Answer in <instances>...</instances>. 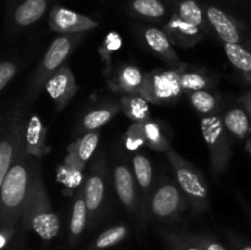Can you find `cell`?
<instances>
[{
  "mask_svg": "<svg viewBox=\"0 0 251 250\" xmlns=\"http://www.w3.org/2000/svg\"><path fill=\"white\" fill-rule=\"evenodd\" d=\"M39 174L36 157L26 153L17 157L0 184L1 227H15L19 218H22Z\"/></svg>",
  "mask_w": 251,
  "mask_h": 250,
  "instance_id": "cell-1",
  "label": "cell"
},
{
  "mask_svg": "<svg viewBox=\"0 0 251 250\" xmlns=\"http://www.w3.org/2000/svg\"><path fill=\"white\" fill-rule=\"evenodd\" d=\"M83 37H85V33L60 34L51 42L42 60L37 65L34 73L32 74L26 93L27 102L31 103L36 100L37 96L46 86L47 81L64 65V61L73 53L74 49L83 39Z\"/></svg>",
  "mask_w": 251,
  "mask_h": 250,
  "instance_id": "cell-2",
  "label": "cell"
},
{
  "mask_svg": "<svg viewBox=\"0 0 251 250\" xmlns=\"http://www.w3.org/2000/svg\"><path fill=\"white\" fill-rule=\"evenodd\" d=\"M166 153L176 183L185 195L189 206L195 213L207 210L210 207V190L202 173L174 150H168Z\"/></svg>",
  "mask_w": 251,
  "mask_h": 250,
  "instance_id": "cell-3",
  "label": "cell"
},
{
  "mask_svg": "<svg viewBox=\"0 0 251 250\" xmlns=\"http://www.w3.org/2000/svg\"><path fill=\"white\" fill-rule=\"evenodd\" d=\"M22 222L27 229H32L43 240L54 239L60 230V220L51 207L41 174L22 216Z\"/></svg>",
  "mask_w": 251,
  "mask_h": 250,
  "instance_id": "cell-4",
  "label": "cell"
},
{
  "mask_svg": "<svg viewBox=\"0 0 251 250\" xmlns=\"http://www.w3.org/2000/svg\"><path fill=\"white\" fill-rule=\"evenodd\" d=\"M185 64L167 69H153L146 74L141 96L156 105L176 103L183 96L181 71Z\"/></svg>",
  "mask_w": 251,
  "mask_h": 250,
  "instance_id": "cell-5",
  "label": "cell"
},
{
  "mask_svg": "<svg viewBox=\"0 0 251 250\" xmlns=\"http://www.w3.org/2000/svg\"><path fill=\"white\" fill-rule=\"evenodd\" d=\"M201 132L210 152L211 172L213 175H222L229 166L232 142L220 113L201 118Z\"/></svg>",
  "mask_w": 251,
  "mask_h": 250,
  "instance_id": "cell-6",
  "label": "cell"
},
{
  "mask_svg": "<svg viewBox=\"0 0 251 250\" xmlns=\"http://www.w3.org/2000/svg\"><path fill=\"white\" fill-rule=\"evenodd\" d=\"M25 123L22 110L16 108L2 120L0 141V184L17 157L25 152Z\"/></svg>",
  "mask_w": 251,
  "mask_h": 250,
  "instance_id": "cell-7",
  "label": "cell"
},
{
  "mask_svg": "<svg viewBox=\"0 0 251 250\" xmlns=\"http://www.w3.org/2000/svg\"><path fill=\"white\" fill-rule=\"evenodd\" d=\"M188 206L189 202L180 186L167 178L159 181L147 201L150 216L161 221L176 218Z\"/></svg>",
  "mask_w": 251,
  "mask_h": 250,
  "instance_id": "cell-8",
  "label": "cell"
},
{
  "mask_svg": "<svg viewBox=\"0 0 251 250\" xmlns=\"http://www.w3.org/2000/svg\"><path fill=\"white\" fill-rule=\"evenodd\" d=\"M48 25L51 31L59 34H75L95 29L98 22L66 7L55 6L49 15Z\"/></svg>",
  "mask_w": 251,
  "mask_h": 250,
  "instance_id": "cell-9",
  "label": "cell"
},
{
  "mask_svg": "<svg viewBox=\"0 0 251 250\" xmlns=\"http://www.w3.org/2000/svg\"><path fill=\"white\" fill-rule=\"evenodd\" d=\"M44 90L55 103L56 112H60L76 95V92L78 91V86L76 83L75 76H74L71 69L64 64L47 81Z\"/></svg>",
  "mask_w": 251,
  "mask_h": 250,
  "instance_id": "cell-10",
  "label": "cell"
},
{
  "mask_svg": "<svg viewBox=\"0 0 251 250\" xmlns=\"http://www.w3.org/2000/svg\"><path fill=\"white\" fill-rule=\"evenodd\" d=\"M104 166L102 162H97L91 172L90 176L86 179L83 186V195L87 203L90 220L95 221L102 210L105 195V175Z\"/></svg>",
  "mask_w": 251,
  "mask_h": 250,
  "instance_id": "cell-11",
  "label": "cell"
},
{
  "mask_svg": "<svg viewBox=\"0 0 251 250\" xmlns=\"http://www.w3.org/2000/svg\"><path fill=\"white\" fill-rule=\"evenodd\" d=\"M205 14L208 25L215 29L223 43L242 44V26L237 20L218 7L211 6V5L205 7Z\"/></svg>",
  "mask_w": 251,
  "mask_h": 250,
  "instance_id": "cell-12",
  "label": "cell"
},
{
  "mask_svg": "<svg viewBox=\"0 0 251 250\" xmlns=\"http://www.w3.org/2000/svg\"><path fill=\"white\" fill-rule=\"evenodd\" d=\"M163 31L169 37L174 46L181 48H191L201 41L203 32L199 27L189 24L174 12L163 27Z\"/></svg>",
  "mask_w": 251,
  "mask_h": 250,
  "instance_id": "cell-13",
  "label": "cell"
},
{
  "mask_svg": "<svg viewBox=\"0 0 251 250\" xmlns=\"http://www.w3.org/2000/svg\"><path fill=\"white\" fill-rule=\"evenodd\" d=\"M114 185L118 198L125 208L130 212L136 211L139 206L136 186H135L134 172L124 163H118L114 167Z\"/></svg>",
  "mask_w": 251,
  "mask_h": 250,
  "instance_id": "cell-14",
  "label": "cell"
},
{
  "mask_svg": "<svg viewBox=\"0 0 251 250\" xmlns=\"http://www.w3.org/2000/svg\"><path fill=\"white\" fill-rule=\"evenodd\" d=\"M142 38L146 46L164 63L169 64L171 66H178L183 64L176 51L174 50L173 43L163 29L147 27L142 32Z\"/></svg>",
  "mask_w": 251,
  "mask_h": 250,
  "instance_id": "cell-15",
  "label": "cell"
},
{
  "mask_svg": "<svg viewBox=\"0 0 251 250\" xmlns=\"http://www.w3.org/2000/svg\"><path fill=\"white\" fill-rule=\"evenodd\" d=\"M220 114L230 135L239 140H248L251 136L250 117L240 100H234Z\"/></svg>",
  "mask_w": 251,
  "mask_h": 250,
  "instance_id": "cell-16",
  "label": "cell"
},
{
  "mask_svg": "<svg viewBox=\"0 0 251 250\" xmlns=\"http://www.w3.org/2000/svg\"><path fill=\"white\" fill-rule=\"evenodd\" d=\"M47 129L37 114H32L25 127V152L28 156L42 158L50 152L46 144Z\"/></svg>",
  "mask_w": 251,
  "mask_h": 250,
  "instance_id": "cell-17",
  "label": "cell"
},
{
  "mask_svg": "<svg viewBox=\"0 0 251 250\" xmlns=\"http://www.w3.org/2000/svg\"><path fill=\"white\" fill-rule=\"evenodd\" d=\"M145 77L146 74L142 73L137 66L126 64L119 68L110 85L113 90L123 95H141Z\"/></svg>",
  "mask_w": 251,
  "mask_h": 250,
  "instance_id": "cell-18",
  "label": "cell"
},
{
  "mask_svg": "<svg viewBox=\"0 0 251 250\" xmlns=\"http://www.w3.org/2000/svg\"><path fill=\"white\" fill-rule=\"evenodd\" d=\"M86 164L81 161L77 153V145L73 142L68 147V156L64 159V164L59 168L58 178L68 188H76L81 184V175Z\"/></svg>",
  "mask_w": 251,
  "mask_h": 250,
  "instance_id": "cell-19",
  "label": "cell"
},
{
  "mask_svg": "<svg viewBox=\"0 0 251 250\" xmlns=\"http://www.w3.org/2000/svg\"><path fill=\"white\" fill-rule=\"evenodd\" d=\"M119 109H122L120 104L109 103V104H104L102 107L90 110V112H87L83 115L80 130L82 132L96 131V130L102 127L104 124H107L119 112Z\"/></svg>",
  "mask_w": 251,
  "mask_h": 250,
  "instance_id": "cell-20",
  "label": "cell"
},
{
  "mask_svg": "<svg viewBox=\"0 0 251 250\" xmlns=\"http://www.w3.org/2000/svg\"><path fill=\"white\" fill-rule=\"evenodd\" d=\"M215 85V78L208 75L202 69L184 65L181 71V86L184 92L190 93L195 91L210 90Z\"/></svg>",
  "mask_w": 251,
  "mask_h": 250,
  "instance_id": "cell-21",
  "label": "cell"
},
{
  "mask_svg": "<svg viewBox=\"0 0 251 250\" xmlns=\"http://www.w3.org/2000/svg\"><path fill=\"white\" fill-rule=\"evenodd\" d=\"M87 220H90L87 203H86L83 189H81L75 196L73 206V213L70 220V242L75 243L82 235L83 230L87 225Z\"/></svg>",
  "mask_w": 251,
  "mask_h": 250,
  "instance_id": "cell-22",
  "label": "cell"
},
{
  "mask_svg": "<svg viewBox=\"0 0 251 250\" xmlns=\"http://www.w3.org/2000/svg\"><path fill=\"white\" fill-rule=\"evenodd\" d=\"M149 100L141 95H123L120 98V107L123 113L134 123H145L150 118Z\"/></svg>",
  "mask_w": 251,
  "mask_h": 250,
  "instance_id": "cell-23",
  "label": "cell"
},
{
  "mask_svg": "<svg viewBox=\"0 0 251 250\" xmlns=\"http://www.w3.org/2000/svg\"><path fill=\"white\" fill-rule=\"evenodd\" d=\"M223 50L240 75L251 83V51L243 44L223 43Z\"/></svg>",
  "mask_w": 251,
  "mask_h": 250,
  "instance_id": "cell-24",
  "label": "cell"
},
{
  "mask_svg": "<svg viewBox=\"0 0 251 250\" xmlns=\"http://www.w3.org/2000/svg\"><path fill=\"white\" fill-rule=\"evenodd\" d=\"M47 6L48 0H25L15 10V22L22 27L29 26L46 14Z\"/></svg>",
  "mask_w": 251,
  "mask_h": 250,
  "instance_id": "cell-25",
  "label": "cell"
},
{
  "mask_svg": "<svg viewBox=\"0 0 251 250\" xmlns=\"http://www.w3.org/2000/svg\"><path fill=\"white\" fill-rule=\"evenodd\" d=\"M132 168H134V175L141 189L142 196L145 201H149L151 195L152 179H153V169L150 159L144 154H135L132 158Z\"/></svg>",
  "mask_w": 251,
  "mask_h": 250,
  "instance_id": "cell-26",
  "label": "cell"
},
{
  "mask_svg": "<svg viewBox=\"0 0 251 250\" xmlns=\"http://www.w3.org/2000/svg\"><path fill=\"white\" fill-rule=\"evenodd\" d=\"M188 96L194 109L203 117L220 113L221 97L218 93L210 90H201L188 93Z\"/></svg>",
  "mask_w": 251,
  "mask_h": 250,
  "instance_id": "cell-27",
  "label": "cell"
},
{
  "mask_svg": "<svg viewBox=\"0 0 251 250\" xmlns=\"http://www.w3.org/2000/svg\"><path fill=\"white\" fill-rule=\"evenodd\" d=\"M146 144L151 150L157 152H167L171 150V142L163 125L157 120L149 119L144 123Z\"/></svg>",
  "mask_w": 251,
  "mask_h": 250,
  "instance_id": "cell-28",
  "label": "cell"
},
{
  "mask_svg": "<svg viewBox=\"0 0 251 250\" xmlns=\"http://www.w3.org/2000/svg\"><path fill=\"white\" fill-rule=\"evenodd\" d=\"M176 14L185 20L189 24L199 27L202 32L207 31V17L205 10L200 7V5L195 0H180L176 6Z\"/></svg>",
  "mask_w": 251,
  "mask_h": 250,
  "instance_id": "cell-29",
  "label": "cell"
},
{
  "mask_svg": "<svg viewBox=\"0 0 251 250\" xmlns=\"http://www.w3.org/2000/svg\"><path fill=\"white\" fill-rule=\"evenodd\" d=\"M130 9L137 16L159 20L167 14V7L162 0H131Z\"/></svg>",
  "mask_w": 251,
  "mask_h": 250,
  "instance_id": "cell-30",
  "label": "cell"
},
{
  "mask_svg": "<svg viewBox=\"0 0 251 250\" xmlns=\"http://www.w3.org/2000/svg\"><path fill=\"white\" fill-rule=\"evenodd\" d=\"M127 234H129V229L126 225H114V227L100 233L92 243L90 250H105L108 248L114 247L123 242L127 237Z\"/></svg>",
  "mask_w": 251,
  "mask_h": 250,
  "instance_id": "cell-31",
  "label": "cell"
},
{
  "mask_svg": "<svg viewBox=\"0 0 251 250\" xmlns=\"http://www.w3.org/2000/svg\"><path fill=\"white\" fill-rule=\"evenodd\" d=\"M120 47H122V37H120L119 33L113 31L105 36L104 41H103V43L98 48V53L102 56V60L104 63L105 75H108L112 71L113 55L119 50Z\"/></svg>",
  "mask_w": 251,
  "mask_h": 250,
  "instance_id": "cell-32",
  "label": "cell"
},
{
  "mask_svg": "<svg viewBox=\"0 0 251 250\" xmlns=\"http://www.w3.org/2000/svg\"><path fill=\"white\" fill-rule=\"evenodd\" d=\"M161 234L171 250H202L190 239L188 233L162 230Z\"/></svg>",
  "mask_w": 251,
  "mask_h": 250,
  "instance_id": "cell-33",
  "label": "cell"
},
{
  "mask_svg": "<svg viewBox=\"0 0 251 250\" xmlns=\"http://www.w3.org/2000/svg\"><path fill=\"white\" fill-rule=\"evenodd\" d=\"M98 142H100V132L97 130L96 131L85 132L82 137L77 139L76 145H77L78 157H80L81 161L85 164L90 161L92 154L95 153L96 149L98 146Z\"/></svg>",
  "mask_w": 251,
  "mask_h": 250,
  "instance_id": "cell-34",
  "label": "cell"
},
{
  "mask_svg": "<svg viewBox=\"0 0 251 250\" xmlns=\"http://www.w3.org/2000/svg\"><path fill=\"white\" fill-rule=\"evenodd\" d=\"M146 144L144 123H134L125 134V146L129 151H136Z\"/></svg>",
  "mask_w": 251,
  "mask_h": 250,
  "instance_id": "cell-35",
  "label": "cell"
},
{
  "mask_svg": "<svg viewBox=\"0 0 251 250\" xmlns=\"http://www.w3.org/2000/svg\"><path fill=\"white\" fill-rule=\"evenodd\" d=\"M17 66L16 64L12 61H2L0 64V91L4 90L7 86V83L14 78L15 74H16Z\"/></svg>",
  "mask_w": 251,
  "mask_h": 250,
  "instance_id": "cell-36",
  "label": "cell"
},
{
  "mask_svg": "<svg viewBox=\"0 0 251 250\" xmlns=\"http://www.w3.org/2000/svg\"><path fill=\"white\" fill-rule=\"evenodd\" d=\"M189 234V233H188ZM190 239L194 243L199 245L202 250H227L221 243L216 242L215 239L206 235H198V234H189Z\"/></svg>",
  "mask_w": 251,
  "mask_h": 250,
  "instance_id": "cell-37",
  "label": "cell"
},
{
  "mask_svg": "<svg viewBox=\"0 0 251 250\" xmlns=\"http://www.w3.org/2000/svg\"><path fill=\"white\" fill-rule=\"evenodd\" d=\"M240 102L244 104L245 109L248 110V114H249L250 117V120H251V91H248V92H245L244 95L240 96Z\"/></svg>",
  "mask_w": 251,
  "mask_h": 250,
  "instance_id": "cell-38",
  "label": "cell"
},
{
  "mask_svg": "<svg viewBox=\"0 0 251 250\" xmlns=\"http://www.w3.org/2000/svg\"><path fill=\"white\" fill-rule=\"evenodd\" d=\"M237 250H251L250 244H239L237 247Z\"/></svg>",
  "mask_w": 251,
  "mask_h": 250,
  "instance_id": "cell-39",
  "label": "cell"
},
{
  "mask_svg": "<svg viewBox=\"0 0 251 250\" xmlns=\"http://www.w3.org/2000/svg\"><path fill=\"white\" fill-rule=\"evenodd\" d=\"M245 149H247L248 152L251 154V136L247 140V142H245Z\"/></svg>",
  "mask_w": 251,
  "mask_h": 250,
  "instance_id": "cell-40",
  "label": "cell"
}]
</instances>
